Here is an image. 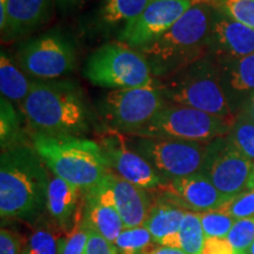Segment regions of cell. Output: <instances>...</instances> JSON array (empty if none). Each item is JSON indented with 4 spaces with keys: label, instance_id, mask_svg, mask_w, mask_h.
<instances>
[{
    "label": "cell",
    "instance_id": "42",
    "mask_svg": "<svg viewBox=\"0 0 254 254\" xmlns=\"http://www.w3.org/2000/svg\"><path fill=\"white\" fill-rule=\"evenodd\" d=\"M244 254H254V241L252 243V245H251L249 249L246 250V252Z\"/></svg>",
    "mask_w": 254,
    "mask_h": 254
},
{
    "label": "cell",
    "instance_id": "17",
    "mask_svg": "<svg viewBox=\"0 0 254 254\" xmlns=\"http://www.w3.org/2000/svg\"><path fill=\"white\" fill-rule=\"evenodd\" d=\"M105 179L125 228L144 226L155 200L152 190L127 182L111 170Z\"/></svg>",
    "mask_w": 254,
    "mask_h": 254
},
{
    "label": "cell",
    "instance_id": "21",
    "mask_svg": "<svg viewBox=\"0 0 254 254\" xmlns=\"http://www.w3.org/2000/svg\"><path fill=\"white\" fill-rule=\"evenodd\" d=\"M186 212V209L158 195L144 226L150 232L155 243L160 244L164 239L176 236L179 232Z\"/></svg>",
    "mask_w": 254,
    "mask_h": 254
},
{
    "label": "cell",
    "instance_id": "22",
    "mask_svg": "<svg viewBox=\"0 0 254 254\" xmlns=\"http://www.w3.org/2000/svg\"><path fill=\"white\" fill-rule=\"evenodd\" d=\"M46 215L34 225L23 246V254H63L68 234L64 233Z\"/></svg>",
    "mask_w": 254,
    "mask_h": 254
},
{
    "label": "cell",
    "instance_id": "29",
    "mask_svg": "<svg viewBox=\"0 0 254 254\" xmlns=\"http://www.w3.org/2000/svg\"><path fill=\"white\" fill-rule=\"evenodd\" d=\"M217 9L254 30V0H212Z\"/></svg>",
    "mask_w": 254,
    "mask_h": 254
},
{
    "label": "cell",
    "instance_id": "10",
    "mask_svg": "<svg viewBox=\"0 0 254 254\" xmlns=\"http://www.w3.org/2000/svg\"><path fill=\"white\" fill-rule=\"evenodd\" d=\"M129 139L166 182L201 172L204 166L207 144L139 135H129Z\"/></svg>",
    "mask_w": 254,
    "mask_h": 254
},
{
    "label": "cell",
    "instance_id": "8",
    "mask_svg": "<svg viewBox=\"0 0 254 254\" xmlns=\"http://www.w3.org/2000/svg\"><path fill=\"white\" fill-rule=\"evenodd\" d=\"M166 104L155 80L147 86L107 92L98 104V113L106 128L131 135L147 125Z\"/></svg>",
    "mask_w": 254,
    "mask_h": 254
},
{
    "label": "cell",
    "instance_id": "11",
    "mask_svg": "<svg viewBox=\"0 0 254 254\" xmlns=\"http://www.w3.org/2000/svg\"><path fill=\"white\" fill-rule=\"evenodd\" d=\"M97 142L109 170L123 179L147 190H157L167 183L133 147L129 135L104 127Z\"/></svg>",
    "mask_w": 254,
    "mask_h": 254
},
{
    "label": "cell",
    "instance_id": "24",
    "mask_svg": "<svg viewBox=\"0 0 254 254\" xmlns=\"http://www.w3.org/2000/svg\"><path fill=\"white\" fill-rule=\"evenodd\" d=\"M32 80L21 71L17 64L9 58L7 53L1 51L0 56V91L1 97L18 105L20 110L21 104L30 93Z\"/></svg>",
    "mask_w": 254,
    "mask_h": 254
},
{
    "label": "cell",
    "instance_id": "1",
    "mask_svg": "<svg viewBox=\"0 0 254 254\" xmlns=\"http://www.w3.org/2000/svg\"><path fill=\"white\" fill-rule=\"evenodd\" d=\"M50 174L31 141L0 155V215L2 220L36 225L47 214Z\"/></svg>",
    "mask_w": 254,
    "mask_h": 254
},
{
    "label": "cell",
    "instance_id": "32",
    "mask_svg": "<svg viewBox=\"0 0 254 254\" xmlns=\"http://www.w3.org/2000/svg\"><path fill=\"white\" fill-rule=\"evenodd\" d=\"M227 239L237 254H244L254 241V217L237 220Z\"/></svg>",
    "mask_w": 254,
    "mask_h": 254
},
{
    "label": "cell",
    "instance_id": "7",
    "mask_svg": "<svg viewBox=\"0 0 254 254\" xmlns=\"http://www.w3.org/2000/svg\"><path fill=\"white\" fill-rule=\"evenodd\" d=\"M233 120L221 118L193 107L166 104L147 125L131 135L170 138L207 144L217 138L226 136Z\"/></svg>",
    "mask_w": 254,
    "mask_h": 254
},
{
    "label": "cell",
    "instance_id": "27",
    "mask_svg": "<svg viewBox=\"0 0 254 254\" xmlns=\"http://www.w3.org/2000/svg\"><path fill=\"white\" fill-rule=\"evenodd\" d=\"M157 244L145 226L125 228L113 243L118 254H144Z\"/></svg>",
    "mask_w": 254,
    "mask_h": 254
},
{
    "label": "cell",
    "instance_id": "36",
    "mask_svg": "<svg viewBox=\"0 0 254 254\" xmlns=\"http://www.w3.org/2000/svg\"><path fill=\"white\" fill-rule=\"evenodd\" d=\"M200 254H237L227 238H206Z\"/></svg>",
    "mask_w": 254,
    "mask_h": 254
},
{
    "label": "cell",
    "instance_id": "40",
    "mask_svg": "<svg viewBox=\"0 0 254 254\" xmlns=\"http://www.w3.org/2000/svg\"><path fill=\"white\" fill-rule=\"evenodd\" d=\"M84 1V0H56L58 6L63 8H71L72 6L79 4V2Z\"/></svg>",
    "mask_w": 254,
    "mask_h": 254
},
{
    "label": "cell",
    "instance_id": "23",
    "mask_svg": "<svg viewBox=\"0 0 254 254\" xmlns=\"http://www.w3.org/2000/svg\"><path fill=\"white\" fill-rule=\"evenodd\" d=\"M150 1L151 0H103L98 13L100 27L106 31L120 27L122 32L141 14Z\"/></svg>",
    "mask_w": 254,
    "mask_h": 254
},
{
    "label": "cell",
    "instance_id": "13",
    "mask_svg": "<svg viewBox=\"0 0 254 254\" xmlns=\"http://www.w3.org/2000/svg\"><path fill=\"white\" fill-rule=\"evenodd\" d=\"M201 0H151L141 14L118 34L119 43L139 50L171 30Z\"/></svg>",
    "mask_w": 254,
    "mask_h": 254
},
{
    "label": "cell",
    "instance_id": "31",
    "mask_svg": "<svg viewBox=\"0 0 254 254\" xmlns=\"http://www.w3.org/2000/svg\"><path fill=\"white\" fill-rule=\"evenodd\" d=\"M218 211L224 212L236 220L254 217V189L244 190L228 199Z\"/></svg>",
    "mask_w": 254,
    "mask_h": 254
},
{
    "label": "cell",
    "instance_id": "4",
    "mask_svg": "<svg viewBox=\"0 0 254 254\" xmlns=\"http://www.w3.org/2000/svg\"><path fill=\"white\" fill-rule=\"evenodd\" d=\"M28 138L55 176L82 192L97 187L109 173L99 144L85 136L30 132Z\"/></svg>",
    "mask_w": 254,
    "mask_h": 254
},
{
    "label": "cell",
    "instance_id": "35",
    "mask_svg": "<svg viewBox=\"0 0 254 254\" xmlns=\"http://www.w3.org/2000/svg\"><path fill=\"white\" fill-rule=\"evenodd\" d=\"M0 254H23L20 238L13 231L5 227L0 231Z\"/></svg>",
    "mask_w": 254,
    "mask_h": 254
},
{
    "label": "cell",
    "instance_id": "16",
    "mask_svg": "<svg viewBox=\"0 0 254 254\" xmlns=\"http://www.w3.org/2000/svg\"><path fill=\"white\" fill-rule=\"evenodd\" d=\"M82 222L112 244L125 230L106 179L94 189L84 192Z\"/></svg>",
    "mask_w": 254,
    "mask_h": 254
},
{
    "label": "cell",
    "instance_id": "25",
    "mask_svg": "<svg viewBox=\"0 0 254 254\" xmlns=\"http://www.w3.org/2000/svg\"><path fill=\"white\" fill-rule=\"evenodd\" d=\"M21 114L14 107V105L5 99L0 98V144L1 151L12 146L19 145L21 142L28 141V131L21 127Z\"/></svg>",
    "mask_w": 254,
    "mask_h": 254
},
{
    "label": "cell",
    "instance_id": "9",
    "mask_svg": "<svg viewBox=\"0 0 254 254\" xmlns=\"http://www.w3.org/2000/svg\"><path fill=\"white\" fill-rule=\"evenodd\" d=\"M17 65L37 80L60 79L77 67L75 43L59 31L31 38L19 46Z\"/></svg>",
    "mask_w": 254,
    "mask_h": 254
},
{
    "label": "cell",
    "instance_id": "3",
    "mask_svg": "<svg viewBox=\"0 0 254 254\" xmlns=\"http://www.w3.org/2000/svg\"><path fill=\"white\" fill-rule=\"evenodd\" d=\"M213 12L212 0H201L166 33L136 50L148 63L154 79L171 77L209 55Z\"/></svg>",
    "mask_w": 254,
    "mask_h": 254
},
{
    "label": "cell",
    "instance_id": "38",
    "mask_svg": "<svg viewBox=\"0 0 254 254\" xmlns=\"http://www.w3.org/2000/svg\"><path fill=\"white\" fill-rule=\"evenodd\" d=\"M239 113L243 114V116H245L246 118H249L251 122L254 123V94L246 101L245 104L243 105V107L240 109Z\"/></svg>",
    "mask_w": 254,
    "mask_h": 254
},
{
    "label": "cell",
    "instance_id": "33",
    "mask_svg": "<svg viewBox=\"0 0 254 254\" xmlns=\"http://www.w3.org/2000/svg\"><path fill=\"white\" fill-rule=\"evenodd\" d=\"M88 239V230L82 222V217L75 226L73 227L71 233L68 234L64 247L63 254H84Z\"/></svg>",
    "mask_w": 254,
    "mask_h": 254
},
{
    "label": "cell",
    "instance_id": "2",
    "mask_svg": "<svg viewBox=\"0 0 254 254\" xmlns=\"http://www.w3.org/2000/svg\"><path fill=\"white\" fill-rule=\"evenodd\" d=\"M20 112L28 133L84 136L97 122L81 87L68 79L32 80Z\"/></svg>",
    "mask_w": 254,
    "mask_h": 254
},
{
    "label": "cell",
    "instance_id": "18",
    "mask_svg": "<svg viewBox=\"0 0 254 254\" xmlns=\"http://www.w3.org/2000/svg\"><path fill=\"white\" fill-rule=\"evenodd\" d=\"M84 192L53 174L50 179L47 214L64 233L69 234L82 217Z\"/></svg>",
    "mask_w": 254,
    "mask_h": 254
},
{
    "label": "cell",
    "instance_id": "15",
    "mask_svg": "<svg viewBox=\"0 0 254 254\" xmlns=\"http://www.w3.org/2000/svg\"><path fill=\"white\" fill-rule=\"evenodd\" d=\"M254 53V30L238 23L214 7L209 55L218 62Z\"/></svg>",
    "mask_w": 254,
    "mask_h": 254
},
{
    "label": "cell",
    "instance_id": "39",
    "mask_svg": "<svg viewBox=\"0 0 254 254\" xmlns=\"http://www.w3.org/2000/svg\"><path fill=\"white\" fill-rule=\"evenodd\" d=\"M7 4L8 0H0V30H4L7 18Z\"/></svg>",
    "mask_w": 254,
    "mask_h": 254
},
{
    "label": "cell",
    "instance_id": "14",
    "mask_svg": "<svg viewBox=\"0 0 254 254\" xmlns=\"http://www.w3.org/2000/svg\"><path fill=\"white\" fill-rule=\"evenodd\" d=\"M157 190L158 195L195 213L215 211L228 200L202 172L170 180Z\"/></svg>",
    "mask_w": 254,
    "mask_h": 254
},
{
    "label": "cell",
    "instance_id": "5",
    "mask_svg": "<svg viewBox=\"0 0 254 254\" xmlns=\"http://www.w3.org/2000/svg\"><path fill=\"white\" fill-rule=\"evenodd\" d=\"M157 82L167 104L193 107L225 119L236 118L219 66L211 55Z\"/></svg>",
    "mask_w": 254,
    "mask_h": 254
},
{
    "label": "cell",
    "instance_id": "26",
    "mask_svg": "<svg viewBox=\"0 0 254 254\" xmlns=\"http://www.w3.org/2000/svg\"><path fill=\"white\" fill-rule=\"evenodd\" d=\"M177 236L178 249L186 254H200L206 237L199 213L187 211Z\"/></svg>",
    "mask_w": 254,
    "mask_h": 254
},
{
    "label": "cell",
    "instance_id": "37",
    "mask_svg": "<svg viewBox=\"0 0 254 254\" xmlns=\"http://www.w3.org/2000/svg\"><path fill=\"white\" fill-rule=\"evenodd\" d=\"M144 254H186L184 251L179 249H173V247L161 246L158 244H154L153 246L150 247Z\"/></svg>",
    "mask_w": 254,
    "mask_h": 254
},
{
    "label": "cell",
    "instance_id": "28",
    "mask_svg": "<svg viewBox=\"0 0 254 254\" xmlns=\"http://www.w3.org/2000/svg\"><path fill=\"white\" fill-rule=\"evenodd\" d=\"M226 136L241 154L254 161V123L238 113Z\"/></svg>",
    "mask_w": 254,
    "mask_h": 254
},
{
    "label": "cell",
    "instance_id": "12",
    "mask_svg": "<svg viewBox=\"0 0 254 254\" xmlns=\"http://www.w3.org/2000/svg\"><path fill=\"white\" fill-rule=\"evenodd\" d=\"M253 168L254 161L241 154L227 136L217 138L206 145L201 172L228 199L249 190Z\"/></svg>",
    "mask_w": 254,
    "mask_h": 254
},
{
    "label": "cell",
    "instance_id": "20",
    "mask_svg": "<svg viewBox=\"0 0 254 254\" xmlns=\"http://www.w3.org/2000/svg\"><path fill=\"white\" fill-rule=\"evenodd\" d=\"M234 114L254 94V53L233 60H215Z\"/></svg>",
    "mask_w": 254,
    "mask_h": 254
},
{
    "label": "cell",
    "instance_id": "34",
    "mask_svg": "<svg viewBox=\"0 0 254 254\" xmlns=\"http://www.w3.org/2000/svg\"><path fill=\"white\" fill-rule=\"evenodd\" d=\"M88 239L84 254H118L112 243L99 233L88 228Z\"/></svg>",
    "mask_w": 254,
    "mask_h": 254
},
{
    "label": "cell",
    "instance_id": "30",
    "mask_svg": "<svg viewBox=\"0 0 254 254\" xmlns=\"http://www.w3.org/2000/svg\"><path fill=\"white\" fill-rule=\"evenodd\" d=\"M199 215L206 238H227L237 221L234 218L218 209L199 213Z\"/></svg>",
    "mask_w": 254,
    "mask_h": 254
},
{
    "label": "cell",
    "instance_id": "19",
    "mask_svg": "<svg viewBox=\"0 0 254 254\" xmlns=\"http://www.w3.org/2000/svg\"><path fill=\"white\" fill-rule=\"evenodd\" d=\"M56 0H8L2 43L20 39L49 21Z\"/></svg>",
    "mask_w": 254,
    "mask_h": 254
},
{
    "label": "cell",
    "instance_id": "6",
    "mask_svg": "<svg viewBox=\"0 0 254 254\" xmlns=\"http://www.w3.org/2000/svg\"><path fill=\"white\" fill-rule=\"evenodd\" d=\"M84 75L95 86L111 90L142 87L155 81L144 56L123 43L95 50L86 60Z\"/></svg>",
    "mask_w": 254,
    "mask_h": 254
},
{
    "label": "cell",
    "instance_id": "41",
    "mask_svg": "<svg viewBox=\"0 0 254 254\" xmlns=\"http://www.w3.org/2000/svg\"><path fill=\"white\" fill-rule=\"evenodd\" d=\"M249 189H254V168H253L252 176H251V179H250V185H249Z\"/></svg>",
    "mask_w": 254,
    "mask_h": 254
}]
</instances>
